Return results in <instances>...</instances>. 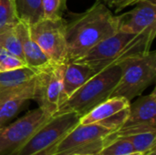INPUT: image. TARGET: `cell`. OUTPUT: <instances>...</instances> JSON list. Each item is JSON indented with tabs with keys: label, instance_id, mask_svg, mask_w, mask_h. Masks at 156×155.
Wrapping results in <instances>:
<instances>
[{
	"label": "cell",
	"instance_id": "8992f818",
	"mask_svg": "<svg viewBox=\"0 0 156 155\" xmlns=\"http://www.w3.org/2000/svg\"><path fill=\"white\" fill-rule=\"evenodd\" d=\"M51 116L39 107L0 128V155H11L24 146Z\"/></svg>",
	"mask_w": 156,
	"mask_h": 155
},
{
	"label": "cell",
	"instance_id": "ba28073f",
	"mask_svg": "<svg viewBox=\"0 0 156 155\" xmlns=\"http://www.w3.org/2000/svg\"><path fill=\"white\" fill-rule=\"evenodd\" d=\"M66 63H51L37 73L34 100L46 113L53 116L61 104L63 76Z\"/></svg>",
	"mask_w": 156,
	"mask_h": 155
},
{
	"label": "cell",
	"instance_id": "ac0fdd59",
	"mask_svg": "<svg viewBox=\"0 0 156 155\" xmlns=\"http://www.w3.org/2000/svg\"><path fill=\"white\" fill-rule=\"evenodd\" d=\"M122 137L130 141L136 153L145 155L156 150V132H146Z\"/></svg>",
	"mask_w": 156,
	"mask_h": 155
},
{
	"label": "cell",
	"instance_id": "7402d4cb",
	"mask_svg": "<svg viewBox=\"0 0 156 155\" xmlns=\"http://www.w3.org/2000/svg\"><path fill=\"white\" fill-rule=\"evenodd\" d=\"M67 0H42L44 18L59 19L62 18L63 12L67 8Z\"/></svg>",
	"mask_w": 156,
	"mask_h": 155
},
{
	"label": "cell",
	"instance_id": "5bb4252c",
	"mask_svg": "<svg viewBox=\"0 0 156 155\" xmlns=\"http://www.w3.org/2000/svg\"><path fill=\"white\" fill-rule=\"evenodd\" d=\"M95 74L96 72L86 64L78 62L66 63L63 76L61 104Z\"/></svg>",
	"mask_w": 156,
	"mask_h": 155
},
{
	"label": "cell",
	"instance_id": "ffe728a7",
	"mask_svg": "<svg viewBox=\"0 0 156 155\" xmlns=\"http://www.w3.org/2000/svg\"><path fill=\"white\" fill-rule=\"evenodd\" d=\"M18 22L13 0H0V33L13 28Z\"/></svg>",
	"mask_w": 156,
	"mask_h": 155
},
{
	"label": "cell",
	"instance_id": "7c38bea8",
	"mask_svg": "<svg viewBox=\"0 0 156 155\" xmlns=\"http://www.w3.org/2000/svg\"><path fill=\"white\" fill-rule=\"evenodd\" d=\"M37 71L27 66L8 71H0V102L27 89L34 81Z\"/></svg>",
	"mask_w": 156,
	"mask_h": 155
},
{
	"label": "cell",
	"instance_id": "7a4b0ae2",
	"mask_svg": "<svg viewBox=\"0 0 156 155\" xmlns=\"http://www.w3.org/2000/svg\"><path fill=\"white\" fill-rule=\"evenodd\" d=\"M155 37L153 33L130 34L118 31L74 61L86 64L96 73L133 58L147 54Z\"/></svg>",
	"mask_w": 156,
	"mask_h": 155
},
{
	"label": "cell",
	"instance_id": "e0dca14e",
	"mask_svg": "<svg viewBox=\"0 0 156 155\" xmlns=\"http://www.w3.org/2000/svg\"><path fill=\"white\" fill-rule=\"evenodd\" d=\"M19 21L32 26L44 18L42 0H13Z\"/></svg>",
	"mask_w": 156,
	"mask_h": 155
},
{
	"label": "cell",
	"instance_id": "cb8c5ba5",
	"mask_svg": "<svg viewBox=\"0 0 156 155\" xmlns=\"http://www.w3.org/2000/svg\"><path fill=\"white\" fill-rule=\"evenodd\" d=\"M104 1L110 7L114 9L115 13H118L121 10H122L128 6L135 5L136 4H138L142 1H149V2L156 4V0H104Z\"/></svg>",
	"mask_w": 156,
	"mask_h": 155
},
{
	"label": "cell",
	"instance_id": "d6986e66",
	"mask_svg": "<svg viewBox=\"0 0 156 155\" xmlns=\"http://www.w3.org/2000/svg\"><path fill=\"white\" fill-rule=\"evenodd\" d=\"M134 149L126 138L115 137L109 139L106 137L105 145L96 155H136Z\"/></svg>",
	"mask_w": 156,
	"mask_h": 155
},
{
	"label": "cell",
	"instance_id": "8fae6325",
	"mask_svg": "<svg viewBox=\"0 0 156 155\" xmlns=\"http://www.w3.org/2000/svg\"><path fill=\"white\" fill-rule=\"evenodd\" d=\"M146 128L156 131V90L130 104L129 115L121 128Z\"/></svg>",
	"mask_w": 156,
	"mask_h": 155
},
{
	"label": "cell",
	"instance_id": "52a82bcc",
	"mask_svg": "<svg viewBox=\"0 0 156 155\" xmlns=\"http://www.w3.org/2000/svg\"><path fill=\"white\" fill-rule=\"evenodd\" d=\"M80 116L76 112H65L51 116L22 146L11 155H32L58 143L80 122Z\"/></svg>",
	"mask_w": 156,
	"mask_h": 155
},
{
	"label": "cell",
	"instance_id": "603a6c76",
	"mask_svg": "<svg viewBox=\"0 0 156 155\" xmlns=\"http://www.w3.org/2000/svg\"><path fill=\"white\" fill-rule=\"evenodd\" d=\"M25 61L11 54L5 48L0 49V71H8L26 67Z\"/></svg>",
	"mask_w": 156,
	"mask_h": 155
},
{
	"label": "cell",
	"instance_id": "6da1fadb",
	"mask_svg": "<svg viewBox=\"0 0 156 155\" xmlns=\"http://www.w3.org/2000/svg\"><path fill=\"white\" fill-rule=\"evenodd\" d=\"M119 31V16L101 0L86 11L75 14L66 21L65 38L67 46L65 63L74 62L102 40Z\"/></svg>",
	"mask_w": 156,
	"mask_h": 155
},
{
	"label": "cell",
	"instance_id": "83f0119b",
	"mask_svg": "<svg viewBox=\"0 0 156 155\" xmlns=\"http://www.w3.org/2000/svg\"><path fill=\"white\" fill-rule=\"evenodd\" d=\"M136 155H143V154H136Z\"/></svg>",
	"mask_w": 156,
	"mask_h": 155
},
{
	"label": "cell",
	"instance_id": "277c9868",
	"mask_svg": "<svg viewBox=\"0 0 156 155\" xmlns=\"http://www.w3.org/2000/svg\"><path fill=\"white\" fill-rule=\"evenodd\" d=\"M122 68L121 79L111 97H122L130 102L140 96L156 78V52L133 58L120 64Z\"/></svg>",
	"mask_w": 156,
	"mask_h": 155
},
{
	"label": "cell",
	"instance_id": "3957f363",
	"mask_svg": "<svg viewBox=\"0 0 156 155\" xmlns=\"http://www.w3.org/2000/svg\"><path fill=\"white\" fill-rule=\"evenodd\" d=\"M121 76L122 68L120 65L96 73L59 106L56 114L76 112L80 117L85 115L95 106L111 97Z\"/></svg>",
	"mask_w": 156,
	"mask_h": 155
},
{
	"label": "cell",
	"instance_id": "44dd1931",
	"mask_svg": "<svg viewBox=\"0 0 156 155\" xmlns=\"http://www.w3.org/2000/svg\"><path fill=\"white\" fill-rule=\"evenodd\" d=\"M3 48H5L11 54L15 55L16 57H17L20 59H22L23 61H25L23 51H22L21 41H20L19 36H18L15 26L6 32V35H5L4 42H3Z\"/></svg>",
	"mask_w": 156,
	"mask_h": 155
},
{
	"label": "cell",
	"instance_id": "4316f807",
	"mask_svg": "<svg viewBox=\"0 0 156 155\" xmlns=\"http://www.w3.org/2000/svg\"><path fill=\"white\" fill-rule=\"evenodd\" d=\"M145 155H156V150H154V151H153V152H151V153H147V154Z\"/></svg>",
	"mask_w": 156,
	"mask_h": 155
},
{
	"label": "cell",
	"instance_id": "4fadbf2b",
	"mask_svg": "<svg viewBox=\"0 0 156 155\" xmlns=\"http://www.w3.org/2000/svg\"><path fill=\"white\" fill-rule=\"evenodd\" d=\"M15 28L19 36L24 59L27 67L36 70H39L53 63L43 52L40 47L36 43V41L31 37L29 26L22 21H19L15 26Z\"/></svg>",
	"mask_w": 156,
	"mask_h": 155
},
{
	"label": "cell",
	"instance_id": "9a60e30c",
	"mask_svg": "<svg viewBox=\"0 0 156 155\" xmlns=\"http://www.w3.org/2000/svg\"><path fill=\"white\" fill-rule=\"evenodd\" d=\"M130 101L122 97H110L104 101L101 102L88 113L80 118V124L101 123L110 118L113 117L118 112L128 108Z\"/></svg>",
	"mask_w": 156,
	"mask_h": 155
},
{
	"label": "cell",
	"instance_id": "2e32d148",
	"mask_svg": "<svg viewBox=\"0 0 156 155\" xmlns=\"http://www.w3.org/2000/svg\"><path fill=\"white\" fill-rule=\"evenodd\" d=\"M37 87V75L32 84L19 94L12 96L0 102V128L6 125L27 103L28 100H34Z\"/></svg>",
	"mask_w": 156,
	"mask_h": 155
},
{
	"label": "cell",
	"instance_id": "9c48e42d",
	"mask_svg": "<svg viewBox=\"0 0 156 155\" xmlns=\"http://www.w3.org/2000/svg\"><path fill=\"white\" fill-rule=\"evenodd\" d=\"M66 20L43 18L29 26L31 37L53 63H65Z\"/></svg>",
	"mask_w": 156,
	"mask_h": 155
},
{
	"label": "cell",
	"instance_id": "5b68a950",
	"mask_svg": "<svg viewBox=\"0 0 156 155\" xmlns=\"http://www.w3.org/2000/svg\"><path fill=\"white\" fill-rule=\"evenodd\" d=\"M112 132L100 123H79L56 143L51 155H96Z\"/></svg>",
	"mask_w": 156,
	"mask_h": 155
},
{
	"label": "cell",
	"instance_id": "d4e9b609",
	"mask_svg": "<svg viewBox=\"0 0 156 155\" xmlns=\"http://www.w3.org/2000/svg\"><path fill=\"white\" fill-rule=\"evenodd\" d=\"M55 145L56 144H53V145H51V146H49V147H48V148H46V149H44V150H42L40 152H37V153H36L32 155H51Z\"/></svg>",
	"mask_w": 156,
	"mask_h": 155
},
{
	"label": "cell",
	"instance_id": "30bf717a",
	"mask_svg": "<svg viewBox=\"0 0 156 155\" xmlns=\"http://www.w3.org/2000/svg\"><path fill=\"white\" fill-rule=\"evenodd\" d=\"M119 31L156 34V4L142 1L131 11L119 16Z\"/></svg>",
	"mask_w": 156,
	"mask_h": 155
},
{
	"label": "cell",
	"instance_id": "484cf974",
	"mask_svg": "<svg viewBox=\"0 0 156 155\" xmlns=\"http://www.w3.org/2000/svg\"><path fill=\"white\" fill-rule=\"evenodd\" d=\"M7 31H8V30H7ZM7 31L0 33V49L3 48V42H4V39H5V37Z\"/></svg>",
	"mask_w": 156,
	"mask_h": 155
}]
</instances>
